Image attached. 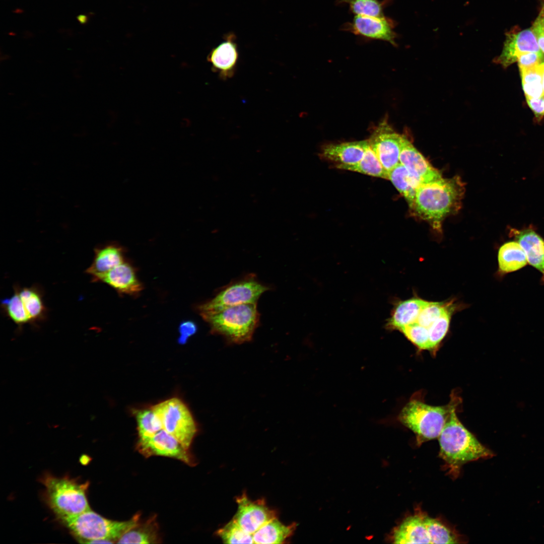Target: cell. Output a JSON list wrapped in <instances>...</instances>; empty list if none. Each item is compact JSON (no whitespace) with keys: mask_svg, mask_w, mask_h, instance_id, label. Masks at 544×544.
I'll return each mask as SVG.
<instances>
[{"mask_svg":"<svg viewBox=\"0 0 544 544\" xmlns=\"http://www.w3.org/2000/svg\"><path fill=\"white\" fill-rule=\"evenodd\" d=\"M465 186L460 177L444 178L422 184L410 207L415 216L440 230L444 219L460 208Z\"/></svg>","mask_w":544,"mask_h":544,"instance_id":"6da1fadb","label":"cell"},{"mask_svg":"<svg viewBox=\"0 0 544 544\" xmlns=\"http://www.w3.org/2000/svg\"><path fill=\"white\" fill-rule=\"evenodd\" d=\"M458 402L452 408L448 418L438 439L439 456L444 462L445 469L453 478L459 474L462 465L480 459L494 456L461 423L456 415Z\"/></svg>","mask_w":544,"mask_h":544,"instance_id":"7a4b0ae2","label":"cell"},{"mask_svg":"<svg viewBox=\"0 0 544 544\" xmlns=\"http://www.w3.org/2000/svg\"><path fill=\"white\" fill-rule=\"evenodd\" d=\"M200 314L209 323L213 333L234 344L249 342L259 322L257 303L240 304Z\"/></svg>","mask_w":544,"mask_h":544,"instance_id":"3957f363","label":"cell"},{"mask_svg":"<svg viewBox=\"0 0 544 544\" xmlns=\"http://www.w3.org/2000/svg\"><path fill=\"white\" fill-rule=\"evenodd\" d=\"M452 399L446 405L433 406L413 398L402 408L399 421L415 434L418 445L438 438L452 408L459 399Z\"/></svg>","mask_w":544,"mask_h":544,"instance_id":"277c9868","label":"cell"},{"mask_svg":"<svg viewBox=\"0 0 544 544\" xmlns=\"http://www.w3.org/2000/svg\"><path fill=\"white\" fill-rule=\"evenodd\" d=\"M140 516L137 514L128 520L119 521L106 518L90 509L77 515L59 519L84 543H91L100 539L117 542L125 533L139 523Z\"/></svg>","mask_w":544,"mask_h":544,"instance_id":"5b68a950","label":"cell"},{"mask_svg":"<svg viewBox=\"0 0 544 544\" xmlns=\"http://www.w3.org/2000/svg\"><path fill=\"white\" fill-rule=\"evenodd\" d=\"M47 503L59 519L80 514L90 509L87 491L89 483L80 484L67 477L49 474L41 479Z\"/></svg>","mask_w":544,"mask_h":544,"instance_id":"8992f818","label":"cell"},{"mask_svg":"<svg viewBox=\"0 0 544 544\" xmlns=\"http://www.w3.org/2000/svg\"><path fill=\"white\" fill-rule=\"evenodd\" d=\"M395 543H456L458 536L439 520L419 509L406 517L394 530Z\"/></svg>","mask_w":544,"mask_h":544,"instance_id":"52a82bcc","label":"cell"},{"mask_svg":"<svg viewBox=\"0 0 544 544\" xmlns=\"http://www.w3.org/2000/svg\"><path fill=\"white\" fill-rule=\"evenodd\" d=\"M269 289L254 275L250 274L222 288L213 298L198 306V309L200 314L212 313L240 304L256 303Z\"/></svg>","mask_w":544,"mask_h":544,"instance_id":"ba28073f","label":"cell"},{"mask_svg":"<svg viewBox=\"0 0 544 544\" xmlns=\"http://www.w3.org/2000/svg\"><path fill=\"white\" fill-rule=\"evenodd\" d=\"M152 409L159 419L162 429L188 450L197 429L184 403L177 398H172L156 404Z\"/></svg>","mask_w":544,"mask_h":544,"instance_id":"9c48e42d","label":"cell"},{"mask_svg":"<svg viewBox=\"0 0 544 544\" xmlns=\"http://www.w3.org/2000/svg\"><path fill=\"white\" fill-rule=\"evenodd\" d=\"M395 21L384 16L377 18L362 15L354 16L353 20L342 25L341 29L365 38L388 42L396 46L397 34L394 31Z\"/></svg>","mask_w":544,"mask_h":544,"instance_id":"30bf717a","label":"cell"},{"mask_svg":"<svg viewBox=\"0 0 544 544\" xmlns=\"http://www.w3.org/2000/svg\"><path fill=\"white\" fill-rule=\"evenodd\" d=\"M401 139L402 134L394 132L384 120L368 139L371 148L388 173L399 163Z\"/></svg>","mask_w":544,"mask_h":544,"instance_id":"8fae6325","label":"cell"},{"mask_svg":"<svg viewBox=\"0 0 544 544\" xmlns=\"http://www.w3.org/2000/svg\"><path fill=\"white\" fill-rule=\"evenodd\" d=\"M237 511L233 518L247 532L253 535L267 522L277 517L275 511L263 500L252 501L245 494L236 499Z\"/></svg>","mask_w":544,"mask_h":544,"instance_id":"7c38bea8","label":"cell"},{"mask_svg":"<svg viewBox=\"0 0 544 544\" xmlns=\"http://www.w3.org/2000/svg\"><path fill=\"white\" fill-rule=\"evenodd\" d=\"M137 448L145 457L165 456L177 459L189 465L194 464L188 450L163 429L149 440L138 442Z\"/></svg>","mask_w":544,"mask_h":544,"instance_id":"4fadbf2b","label":"cell"},{"mask_svg":"<svg viewBox=\"0 0 544 544\" xmlns=\"http://www.w3.org/2000/svg\"><path fill=\"white\" fill-rule=\"evenodd\" d=\"M399 163L420 180L422 184L432 182L442 178L439 171L433 167L407 137L403 134L401 141Z\"/></svg>","mask_w":544,"mask_h":544,"instance_id":"5bb4252c","label":"cell"},{"mask_svg":"<svg viewBox=\"0 0 544 544\" xmlns=\"http://www.w3.org/2000/svg\"><path fill=\"white\" fill-rule=\"evenodd\" d=\"M530 52H542L531 28L509 32L506 35L501 54L494 61L506 67L517 61L520 55Z\"/></svg>","mask_w":544,"mask_h":544,"instance_id":"9a60e30c","label":"cell"},{"mask_svg":"<svg viewBox=\"0 0 544 544\" xmlns=\"http://www.w3.org/2000/svg\"><path fill=\"white\" fill-rule=\"evenodd\" d=\"M238 56L235 36L230 33L226 34L224 40L211 51L208 60L222 79H226L234 75Z\"/></svg>","mask_w":544,"mask_h":544,"instance_id":"2e32d148","label":"cell"},{"mask_svg":"<svg viewBox=\"0 0 544 544\" xmlns=\"http://www.w3.org/2000/svg\"><path fill=\"white\" fill-rule=\"evenodd\" d=\"M124 249L115 243L97 247L92 263L85 272L92 276L93 282H98L107 273L124 261Z\"/></svg>","mask_w":544,"mask_h":544,"instance_id":"e0dca14e","label":"cell"},{"mask_svg":"<svg viewBox=\"0 0 544 544\" xmlns=\"http://www.w3.org/2000/svg\"><path fill=\"white\" fill-rule=\"evenodd\" d=\"M98 282L107 284L121 294L136 295L143 289L134 268L125 261L107 273Z\"/></svg>","mask_w":544,"mask_h":544,"instance_id":"ac0fdd59","label":"cell"},{"mask_svg":"<svg viewBox=\"0 0 544 544\" xmlns=\"http://www.w3.org/2000/svg\"><path fill=\"white\" fill-rule=\"evenodd\" d=\"M368 143L366 140L327 144L322 147L320 156L335 164H354L363 158Z\"/></svg>","mask_w":544,"mask_h":544,"instance_id":"d6986e66","label":"cell"},{"mask_svg":"<svg viewBox=\"0 0 544 544\" xmlns=\"http://www.w3.org/2000/svg\"><path fill=\"white\" fill-rule=\"evenodd\" d=\"M517 242L524 250L527 262L544 277V240L532 229L512 230Z\"/></svg>","mask_w":544,"mask_h":544,"instance_id":"ffe728a7","label":"cell"},{"mask_svg":"<svg viewBox=\"0 0 544 544\" xmlns=\"http://www.w3.org/2000/svg\"><path fill=\"white\" fill-rule=\"evenodd\" d=\"M428 302L418 298H413L398 302L387 321L386 328L390 330H399L416 322L421 311Z\"/></svg>","mask_w":544,"mask_h":544,"instance_id":"44dd1931","label":"cell"},{"mask_svg":"<svg viewBox=\"0 0 544 544\" xmlns=\"http://www.w3.org/2000/svg\"><path fill=\"white\" fill-rule=\"evenodd\" d=\"M295 524L286 525L277 517L263 525L253 534L254 543H283L290 537Z\"/></svg>","mask_w":544,"mask_h":544,"instance_id":"7402d4cb","label":"cell"},{"mask_svg":"<svg viewBox=\"0 0 544 544\" xmlns=\"http://www.w3.org/2000/svg\"><path fill=\"white\" fill-rule=\"evenodd\" d=\"M499 271L508 273L517 270L525 266L526 255L517 241H510L503 244L498 254Z\"/></svg>","mask_w":544,"mask_h":544,"instance_id":"603a6c76","label":"cell"},{"mask_svg":"<svg viewBox=\"0 0 544 544\" xmlns=\"http://www.w3.org/2000/svg\"><path fill=\"white\" fill-rule=\"evenodd\" d=\"M335 167L340 169L359 172L367 175L389 178V173L384 169L371 148L368 141L364 154L358 163L351 165L335 164Z\"/></svg>","mask_w":544,"mask_h":544,"instance_id":"cb8c5ba5","label":"cell"},{"mask_svg":"<svg viewBox=\"0 0 544 544\" xmlns=\"http://www.w3.org/2000/svg\"><path fill=\"white\" fill-rule=\"evenodd\" d=\"M388 180L404 197L410 207L422 183L400 163L389 172Z\"/></svg>","mask_w":544,"mask_h":544,"instance_id":"d4e9b609","label":"cell"},{"mask_svg":"<svg viewBox=\"0 0 544 544\" xmlns=\"http://www.w3.org/2000/svg\"><path fill=\"white\" fill-rule=\"evenodd\" d=\"M158 525L154 517L145 523H140L126 533L117 541L118 543H157L160 541Z\"/></svg>","mask_w":544,"mask_h":544,"instance_id":"484cf974","label":"cell"},{"mask_svg":"<svg viewBox=\"0 0 544 544\" xmlns=\"http://www.w3.org/2000/svg\"><path fill=\"white\" fill-rule=\"evenodd\" d=\"M392 0H336L335 5H347L350 12L356 15L373 17L385 16L384 9Z\"/></svg>","mask_w":544,"mask_h":544,"instance_id":"4316f807","label":"cell"},{"mask_svg":"<svg viewBox=\"0 0 544 544\" xmlns=\"http://www.w3.org/2000/svg\"><path fill=\"white\" fill-rule=\"evenodd\" d=\"M18 292L31 322H35L44 318L46 308L42 295L36 286L19 288Z\"/></svg>","mask_w":544,"mask_h":544,"instance_id":"83f0119b","label":"cell"},{"mask_svg":"<svg viewBox=\"0 0 544 544\" xmlns=\"http://www.w3.org/2000/svg\"><path fill=\"white\" fill-rule=\"evenodd\" d=\"M136 419L139 436L138 442L149 440L162 429L161 423L153 409L137 412Z\"/></svg>","mask_w":544,"mask_h":544,"instance_id":"f1b7e54d","label":"cell"},{"mask_svg":"<svg viewBox=\"0 0 544 544\" xmlns=\"http://www.w3.org/2000/svg\"><path fill=\"white\" fill-rule=\"evenodd\" d=\"M1 304L8 317L17 324L22 326L32 323L20 296L18 287H15L13 296L3 300Z\"/></svg>","mask_w":544,"mask_h":544,"instance_id":"f546056e","label":"cell"},{"mask_svg":"<svg viewBox=\"0 0 544 544\" xmlns=\"http://www.w3.org/2000/svg\"><path fill=\"white\" fill-rule=\"evenodd\" d=\"M217 533L225 543H254L253 535L246 532L234 518Z\"/></svg>","mask_w":544,"mask_h":544,"instance_id":"4dcf8cb0","label":"cell"},{"mask_svg":"<svg viewBox=\"0 0 544 544\" xmlns=\"http://www.w3.org/2000/svg\"><path fill=\"white\" fill-rule=\"evenodd\" d=\"M450 318L451 312L447 308L442 315L428 328L429 351H435L439 346L448 331Z\"/></svg>","mask_w":544,"mask_h":544,"instance_id":"1f68e13d","label":"cell"},{"mask_svg":"<svg viewBox=\"0 0 544 544\" xmlns=\"http://www.w3.org/2000/svg\"><path fill=\"white\" fill-rule=\"evenodd\" d=\"M399 331L419 349L429 351V338L428 328L415 322L402 328Z\"/></svg>","mask_w":544,"mask_h":544,"instance_id":"d6a6232c","label":"cell"},{"mask_svg":"<svg viewBox=\"0 0 544 544\" xmlns=\"http://www.w3.org/2000/svg\"><path fill=\"white\" fill-rule=\"evenodd\" d=\"M447 308L441 302H428L421 311L416 322L428 329Z\"/></svg>","mask_w":544,"mask_h":544,"instance_id":"836d02e7","label":"cell"},{"mask_svg":"<svg viewBox=\"0 0 544 544\" xmlns=\"http://www.w3.org/2000/svg\"><path fill=\"white\" fill-rule=\"evenodd\" d=\"M517 61L520 70L533 68L544 62V54L535 52L524 53L518 56Z\"/></svg>","mask_w":544,"mask_h":544,"instance_id":"e575fe53","label":"cell"},{"mask_svg":"<svg viewBox=\"0 0 544 544\" xmlns=\"http://www.w3.org/2000/svg\"><path fill=\"white\" fill-rule=\"evenodd\" d=\"M180 336V343H185L188 337L194 334L197 330V326L192 321L186 320L182 322L179 327Z\"/></svg>","mask_w":544,"mask_h":544,"instance_id":"d590c367","label":"cell"},{"mask_svg":"<svg viewBox=\"0 0 544 544\" xmlns=\"http://www.w3.org/2000/svg\"><path fill=\"white\" fill-rule=\"evenodd\" d=\"M526 101L537 117L544 116V94L539 98L526 97Z\"/></svg>","mask_w":544,"mask_h":544,"instance_id":"8d00e7d4","label":"cell"},{"mask_svg":"<svg viewBox=\"0 0 544 544\" xmlns=\"http://www.w3.org/2000/svg\"><path fill=\"white\" fill-rule=\"evenodd\" d=\"M534 33L544 34V5L531 27Z\"/></svg>","mask_w":544,"mask_h":544,"instance_id":"74e56055","label":"cell"},{"mask_svg":"<svg viewBox=\"0 0 544 544\" xmlns=\"http://www.w3.org/2000/svg\"><path fill=\"white\" fill-rule=\"evenodd\" d=\"M535 34V33H534ZM538 46L541 52L544 54V34L541 33L535 34Z\"/></svg>","mask_w":544,"mask_h":544,"instance_id":"f35d334b","label":"cell"},{"mask_svg":"<svg viewBox=\"0 0 544 544\" xmlns=\"http://www.w3.org/2000/svg\"><path fill=\"white\" fill-rule=\"evenodd\" d=\"M541 76H542V86L543 89V92L544 94V63L543 62L541 64Z\"/></svg>","mask_w":544,"mask_h":544,"instance_id":"ab89813d","label":"cell"},{"mask_svg":"<svg viewBox=\"0 0 544 544\" xmlns=\"http://www.w3.org/2000/svg\"><path fill=\"white\" fill-rule=\"evenodd\" d=\"M543 63H544V62H543Z\"/></svg>","mask_w":544,"mask_h":544,"instance_id":"60d3db41","label":"cell"}]
</instances>
